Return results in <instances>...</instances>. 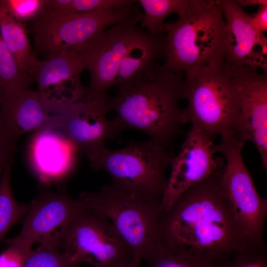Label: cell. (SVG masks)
I'll return each mask as SVG.
<instances>
[{
    "label": "cell",
    "mask_w": 267,
    "mask_h": 267,
    "mask_svg": "<svg viewBox=\"0 0 267 267\" xmlns=\"http://www.w3.org/2000/svg\"><path fill=\"white\" fill-rule=\"evenodd\" d=\"M141 21L138 19L113 25L99 34L78 53L90 76L86 96L107 93L116 85L123 60L151 35L137 26Z\"/></svg>",
    "instance_id": "cell-10"
},
{
    "label": "cell",
    "mask_w": 267,
    "mask_h": 267,
    "mask_svg": "<svg viewBox=\"0 0 267 267\" xmlns=\"http://www.w3.org/2000/svg\"><path fill=\"white\" fill-rule=\"evenodd\" d=\"M197 0H138L142 7L141 27L155 36L165 34L164 21L170 14L179 16L190 9Z\"/></svg>",
    "instance_id": "cell-21"
},
{
    "label": "cell",
    "mask_w": 267,
    "mask_h": 267,
    "mask_svg": "<svg viewBox=\"0 0 267 267\" xmlns=\"http://www.w3.org/2000/svg\"><path fill=\"white\" fill-rule=\"evenodd\" d=\"M63 250L72 262L93 267H125L133 253L106 217L85 209L59 229Z\"/></svg>",
    "instance_id": "cell-9"
},
{
    "label": "cell",
    "mask_w": 267,
    "mask_h": 267,
    "mask_svg": "<svg viewBox=\"0 0 267 267\" xmlns=\"http://www.w3.org/2000/svg\"><path fill=\"white\" fill-rule=\"evenodd\" d=\"M164 29L166 69L185 73L225 62L226 26L218 0H197Z\"/></svg>",
    "instance_id": "cell-3"
},
{
    "label": "cell",
    "mask_w": 267,
    "mask_h": 267,
    "mask_svg": "<svg viewBox=\"0 0 267 267\" xmlns=\"http://www.w3.org/2000/svg\"><path fill=\"white\" fill-rule=\"evenodd\" d=\"M14 149L15 148L0 136V178L7 163L13 157Z\"/></svg>",
    "instance_id": "cell-30"
},
{
    "label": "cell",
    "mask_w": 267,
    "mask_h": 267,
    "mask_svg": "<svg viewBox=\"0 0 267 267\" xmlns=\"http://www.w3.org/2000/svg\"><path fill=\"white\" fill-rule=\"evenodd\" d=\"M10 14L25 25L39 17L45 10L46 0H1Z\"/></svg>",
    "instance_id": "cell-27"
},
{
    "label": "cell",
    "mask_w": 267,
    "mask_h": 267,
    "mask_svg": "<svg viewBox=\"0 0 267 267\" xmlns=\"http://www.w3.org/2000/svg\"><path fill=\"white\" fill-rule=\"evenodd\" d=\"M213 144L212 138L191 127L170 167L162 203L163 212L169 210L188 188L223 170L224 163L222 158L214 156Z\"/></svg>",
    "instance_id": "cell-15"
},
{
    "label": "cell",
    "mask_w": 267,
    "mask_h": 267,
    "mask_svg": "<svg viewBox=\"0 0 267 267\" xmlns=\"http://www.w3.org/2000/svg\"><path fill=\"white\" fill-rule=\"evenodd\" d=\"M125 267H137L134 265H133V264H131L130 265H128V266H127Z\"/></svg>",
    "instance_id": "cell-33"
},
{
    "label": "cell",
    "mask_w": 267,
    "mask_h": 267,
    "mask_svg": "<svg viewBox=\"0 0 267 267\" xmlns=\"http://www.w3.org/2000/svg\"><path fill=\"white\" fill-rule=\"evenodd\" d=\"M221 135V141L213 143L212 149L214 153H221L225 158L222 182L232 211L247 238L253 243L265 244L267 200L258 194L244 163L242 150L244 143L231 130Z\"/></svg>",
    "instance_id": "cell-8"
},
{
    "label": "cell",
    "mask_w": 267,
    "mask_h": 267,
    "mask_svg": "<svg viewBox=\"0 0 267 267\" xmlns=\"http://www.w3.org/2000/svg\"><path fill=\"white\" fill-rule=\"evenodd\" d=\"M143 260L146 261L145 267H214L215 264L211 260L190 248L168 245L159 241L141 262Z\"/></svg>",
    "instance_id": "cell-20"
},
{
    "label": "cell",
    "mask_w": 267,
    "mask_h": 267,
    "mask_svg": "<svg viewBox=\"0 0 267 267\" xmlns=\"http://www.w3.org/2000/svg\"><path fill=\"white\" fill-rule=\"evenodd\" d=\"M183 72H173L155 63L132 79L118 85L107 99L109 111L122 133L127 129L143 132L170 150L185 124L179 101L185 98Z\"/></svg>",
    "instance_id": "cell-2"
},
{
    "label": "cell",
    "mask_w": 267,
    "mask_h": 267,
    "mask_svg": "<svg viewBox=\"0 0 267 267\" xmlns=\"http://www.w3.org/2000/svg\"><path fill=\"white\" fill-rule=\"evenodd\" d=\"M64 267H81V265L77 263H72Z\"/></svg>",
    "instance_id": "cell-32"
},
{
    "label": "cell",
    "mask_w": 267,
    "mask_h": 267,
    "mask_svg": "<svg viewBox=\"0 0 267 267\" xmlns=\"http://www.w3.org/2000/svg\"><path fill=\"white\" fill-rule=\"evenodd\" d=\"M237 88L239 112L232 131L243 143L252 142L267 170V73L226 63Z\"/></svg>",
    "instance_id": "cell-12"
},
{
    "label": "cell",
    "mask_w": 267,
    "mask_h": 267,
    "mask_svg": "<svg viewBox=\"0 0 267 267\" xmlns=\"http://www.w3.org/2000/svg\"><path fill=\"white\" fill-rule=\"evenodd\" d=\"M185 123L213 138L232 130L239 112L238 91L225 63L184 73Z\"/></svg>",
    "instance_id": "cell-5"
},
{
    "label": "cell",
    "mask_w": 267,
    "mask_h": 267,
    "mask_svg": "<svg viewBox=\"0 0 267 267\" xmlns=\"http://www.w3.org/2000/svg\"><path fill=\"white\" fill-rule=\"evenodd\" d=\"M84 209L79 198L71 197L65 186L42 190L28 205L20 234L6 243L29 253L33 245L66 226Z\"/></svg>",
    "instance_id": "cell-14"
},
{
    "label": "cell",
    "mask_w": 267,
    "mask_h": 267,
    "mask_svg": "<svg viewBox=\"0 0 267 267\" xmlns=\"http://www.w3.org/2000/svg\"><path fill=\"white\" fill-rule=\"evenodd\" d=\"M84 70L78 53L63 52L44 60L36 58L31 64L28 74L36 83L37 91L52 114L85 96L86 87L81 80Z\"/></svg>",
    "instance_id": "cell-13"
},
{
    "label": "cell",
    "mask_w": 267,
    "mask_h": 267,
    "mask_svg": "<svg viewBox=\"0 0 267 267\" xmlns=\"http://www.w3.org/2000/svg\"><path fill=\"white\" fill-rule=\"evenodd\" d=\"M130 11L122 8L109 12L64 13L44 11L29 23L34 54L45 58L63 52L79 53L102 31L129 21Z\"/></svg>",
    "instance_id": "cell-7"
},
{
    "label": "cell",
    "mask_w": 267,
    "mask_h": 267,
    "mask_svg": "<svg viewBox=\"0 0 267 267\" xmlns=\"http://www.w3.org/2000/svg\"><path fill=\"white\" fill-rule=\"evenodd\" d=\"M266 244L252 243L239 252L215 263L214 267H267Z\"/></svg>",
    "instance_id": "cell-26"
},
{
    "label": "cell",
    "mask_w": 267,
    "mask_h": 267,
    "mask_svg": "<svg viewBox=\"0 0 267 267\" xmlns=\"http://www.w3.org/2000/svg\"><path fill=\"white\" fill-rule=\"evenodd\" d=\"M174 157L169 149L149 139L131 140L118 150L105 146L88 159L94 170L107 173L116 187L142 200L162 203L166 172Z\"/></svg>",
    "instance_id": "cell-4"
},
{
    "label": "cell",
    "mask_w": 267,
    "mask_h": 267,
    "mask_svg": "<svg viewBox=\"0 0 267 267\" xmlns=\"http://www.w3.org/2000/svg\"><path fill=\"white\" fill-rule=\"evenodd\" d=\"M0 35L15 57L20 70L28 74L31 64L37 57L32 50L25 25L10 14L1 0Z\"/></svg>",
    "instance_id": "cell-19"
},
{
    "label": "cell",
    "mask_w": 267,
    "mask_h": 267,
    "mask_svg": "<svg viewBox=\"0 0 267 267\" xmlns=\"http://www.w3.org/2000/svg\"><path fill=\"white\" fill-rule=\"evenodd\" d=\"M79 153L69 138L57 129L34 133L28 145L30 167L44 184L68 177L76 167Z\"/></svg>",
    "instance_id": "cell-18"
},
{
    "label": "cell",
    "mask_w": 267,
    "mask_h": 267,
    "mask_svg": "<svg viewBox=\"0 0 267 267\" xmlns=\"http://www.w3.org/2000/svg\"><path fill=\"white\" fill-rule=\"evenodd\" d=\"M8 248L0 254V267H21L29 253L7 245Z\"/></svg>",
    "instance_id": "cell-28"
},
{
    "label": "cell",
    "mask_w": 267,
    "mask_h": 267,
    "mask_svg": "<svg viewBox=\"0 0 267 267\" xmlns=\"http://www.w3.org/2000/svg\"><path fill=\"white\" fill-rule=\"evenodd\" d=\"M226 23V63L262 68L267 73V39L252 27L251 15L237 0H218Z\"/></svg>",
    "instance_id": "cell-17"
},
{
    "label": "cell",
    "mask_w": 267,
    "mask_h": 267,
    "mask_svg": "<svg viewBox=\"0 0 267 267\" xmlns=\"http://www.w3.org/2000/svg\"><path fill=\"white\" fill-rule=\"evenodd\" d=\"M237 1L242 7L267 4V0H237Z\"/></svg>",
    "instance_id": "cell-31"
},
{
    "label": "cell",
    "mask_w": 267,
    "mask_h": 267,
    "mask_svg": "<svg viewBox=\"0 0 267 267\" xmlns=\"http://www.w3.org/2000/svg\"><path fill=\"white\" fill-rule=\"evenodd\" d=\"M13 157L7 163L0 178V243L11 228L24 217L28 205L18 202L13 195L10 175Z\"/></svg>",
    "instance_id": "cell-22"
},
{
    "label": "cell",
    "mask_w": 267,
    "mask_h": 267,
    "mask_svg": "<svg viewBox=\"0 0 267 267\" xmlns=\"http://www.w3.org/2000/svg\"><path fill=\"white\" fill-rule=\"evenodd\" d=\"M39 243L28 255L21 267H64L75 263L62 247L59 229Z\"/></svg>",
    "instance_id": "cell-23"
},
{
    "label": "cell",
    "mask_w": 267,
    "mask_h": 267,
    "mask_svg": "<svg viewBox=\"0 0 267 267\" xmlns=\"http://www.w3.org/2000/svg\"><path fill=\"white\" fill-rule=\"evenodd\" d=\"M107 94L85 95L51 114L55 129L62 131L88 159L121 134L114 120L107 117Z\"/></svg>",
    "instance_id": "cell-11"
},
{
    "label": "cell",
    "mask_w": 267,
    "mask_h": 267,
    "mask_svg": "<svg viewBox=\"0 0 267 267\" xmlns=\"http://www.w3.org/2000/svg\"><path fill=\"white\" fill-rule=\"evenodd\" d=\"M223 169L188 188L162 212L159 242L190 248L214 263L252 244L230 206L222 185Z\"/></svg>",
    "instance_id": "cell-1"
},
{
    "label": "cell",
    "mask_w": 267,
    "mask_h": 267,
    "mask_svg": "<svg viewBox=\"0 0 267 267\" xmlns=\"http://www.w3.org/2000/svg\"><path fill=\"white\" fill-rule=\"evenodd\" d=\"M250 24L258 33L264 34L267 31V4L259 5L258 11L251 15Z\"/></svg>",
    "instance_id": "cell-29"
},
{
    "label": "cell",
    "mask_w": 267,
    "mask_h": 267,
    "mask_svg": "<svg viewBox=\"0 0 267 267\" xmlns=\"http://www.w3.org/2000/svg\"><path fill=\"white\" fill-rule=\"evenodd\" d=\"M79 199L85 209L107 218L133 255L132 264L140 262L158 241L162 203L140 199L111 184L97 192H83Z\"/></svg>",
    "instance_id": "cell-6"
},
{
    "label": "cell",
    "mask_w": 267,
    "mask_h": 267,
    "mask_svg": "<svg viewBox=\"0 0 267 267\" xmlns=\"http://www.w3.org/2000/svg\"><path fill=\"white\" fill-rule=\"evenodd\" d=\"M33 82L32 78L20 70L0 35V89L13 85L28 88Z\"/></svg>",
    "instance_id": "cell-25"
},
{
    "label": "cell",
    "mask_w": 267,
    "mask_h": 267,
    "mask_svg": "<svg viewBox=\"0 0 267 267\" xmlns=\"http://www.w3.org/2000/svg\"><path fill=\"white\" fill-rule=\"evenodd\" d=\"M55 129L52 114L37 90L18 85L0 89V136L15 148L23 135Z\"/></svg>",
    "instance_id": "cell-16"
},
{
    "label": "cell",
    "mask_w": 267,
    "mask_h": 267,
    "mask_svg": "<svg viewBox=\"0 0 267 267\" xmlns=\"http://www.w3.org/2000/svg\"><path fill=\"white\" fill-rule=\"evenodd\" d=\"M134 0H46L44 11L64 13L96 11L109 12L132 5Z\"/></svg>",
    "instance_id": "cell-24"
}]
</instances>
